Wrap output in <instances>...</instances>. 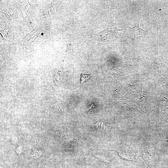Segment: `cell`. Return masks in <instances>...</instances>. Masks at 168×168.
<instances>
[{
    "mask_svg": "<svg viewBox=\"0 0 168 168\" xmlns=\"http://www.w3.org/2000/svg\"><path fill=\"white\" fill-rule=\"evenodd\" d=\"M115 30H123L118 28L113 21L111 22L105 29L94 34L91 37L98 41L112 43L116 41L119 38L114 34V31Z\"/></svg>",
    "mask_w": 168,
    "mask_h": 168,
    "instance_id": "cell-1",
    "label": "cell"
},
{
    "mask_svg": "<svg viewBox=\"0 0 168 168\" xmlns=\"http://www.w3.org/2000/svg\"><path fill=\"white\" fill-rule=\"evenodd\" d=\"M140 20L139 17L136 25L133 27L129 28L132 39L134 42L139 41L144 39L148 35V31L144 30L140 27Z\"/></svg>",
    "mask_w": 168,
    "mask_h": 168,
    "instance_id": "cell-2",
    "label": "cell"
},
{
    "mask_svg": "<svg viewBox=\"0 0 168 168\" xmlns=\"http://www.w3.org/2000/svg\"><path fill=\"white\" fill-rule=\"evenodd\" d=\"M19 2V7L21 13L24 18H26L30 14L31 7L27 0L22 1Z\"/></svg>",
    "mask_w": 168,
    "mask_h": 168,
    "instance_id": "cell-3",
    "label": "cell"
},
{
    "mask_svg": "<svg viewBox=\"0 0 168 168\" xmlns=\"http://www.w3.org/2000/svg\"><path fill=\"white\" fill-rule=\"evenodd\" d=\"M0 33L3 39L6 41L9 40L12 36V33L9 29L5 27H1Z\"/></svg>",
    "mask_w": 168,
    "mask_h": 168,
    "instance_id": "cell-4",
    "label": "cell"
},
{
    "mask_svg": "<svg viewBox=\"0 0 168 168\" xmlns=\"http://www.w3.org/2000/svg\"><path fill=\"white\" fill-rule=\"evenodd\" d=\"M1 16L5 20H10L14 16L13 12L9 9H7L1 12Z\"/></svg>",
    "mask_w": 168,
    "mask_h": 168,
    "instance_id": "cell-5",
    "label": "cell"
},
{
    "mask_svg": "<svg viewBox=\"0 0 168 168\" xmlns=\"http://www.w3.org/2000/svg\"><path fill=\"white\" fill-rule=\"evenodd\" d=\"M54 6V3L53 2L51 4L45 9L44 11V16L45 17H49L53 15Z\"/></svg>",
    "mask_w": 168,
    "mask_h": 168,
    "instance_id": "cell-6",
    "label": "cell"
},
{
    "mask_svg": "<svg viewBox=\"0 0 168 168\" xmlns=\"http://www.w3.org/2000/svg\"><path fill=\"white\" fill-rule=\"evenodd\" d=\"M91 77V75L90 74H82L80 77L81 83H82L84 81H87Z\"/></svg>",
    "mask_w": 168,
    "mask_h": 168,
    "instance_id": "cell-7",
    "label": "cell"
},
{
    "mask_svg": "<svg viewBox=\"0 0 168 168\" xmlns=\"http://www.w3.org/2000/svg\"><path fill=\"white\" fill-rule=\"evenodd\" d=\"M95 126L97 128L101 129L104 128L105 127L104 123L102 122H97L95 124Z\"/></svg>",
    "mask_w": 168,
    "mask_h": 168,
    "instance_id": "cell-8",
    "label": "cell"
},
{
    "mask_svg": "<svg viewBox=\"0 0 168 168\" xmlns=\"http://www.w3.org/2000/svg\"><path fill=\"white\" fill-rule=\"evenodd\" d=\"M41 153V151L39 152V151L35 150L34 151L33 154V156H39Z\"/></svg>",
    "mask_w": 168,
    "mask_h": 168,
    "instance_id": "cell-9",
    "label": "cell"
}]
</instances>
